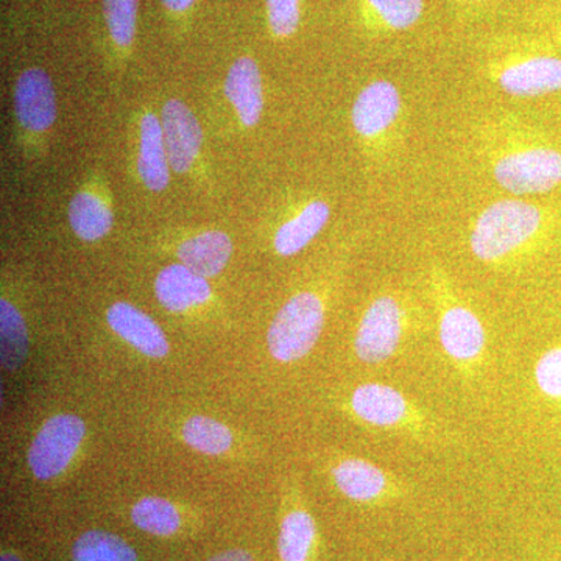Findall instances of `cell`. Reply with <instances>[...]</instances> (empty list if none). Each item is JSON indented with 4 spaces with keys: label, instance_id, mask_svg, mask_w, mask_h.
Masks as SVG:
<instances>
[{
    "label": "cell",
    "instance_id": "obj_1",
    "mask_svg": "<svg viewBox=\"0 0 561 561\" xmlns=\"http://www.w3.org/2000/svg\"><path fill=\"white\" fill-rule=\"evenodd\" d=\"M548 227V216L534 203L519 198L491 203L472 225V254L483 262L505 260L537 242Z\"/></svg>",
    "mask_w": 561,
    "mask_h": 561
},
{
    "label": "cell",
    "instance_id": "obj_2",
    "mask_svg": "<svg viewBox=\"0 0 561 561\" xmlns=\"http://www.w3.org/2000/svg\"><path fill=\"white\" fill-rule=\"evenodd\" d=\"M324 324V305L313 291L294 295L273 319L267 332L273 359L290 364L311 353Z\"/></svg>",
    "mask_w": 561,
    "mask_h": 561
},
{
    "label": "cell",
    "instance_id": "obj_3",
    "mask_svg": "<svg viewBox=\"0 0 561 561\" xmlns=\"http://www.w3.org/2000/svg\"><path fill=\"white\" fill-rule=\"evenodd\" d=\"M493 176L518 197L548 194L561 184V151L551 144H524L494 161Z\"/></svg>",
    "mask_w": 561,
    "mask_h": 561
},
{
    "label": "cell",
    "instance_id": "obj_4",
    "mask_svg": "<svg viewBox=\"0 0 561 561\" xmlns=\"http://www.w3.org/2000/svg\"><path fill=\"white\" fill-rule=\"evenodd\" d=\"M408 313L391 295H381L365 309L354 337V351L365 364H381L397 353Z\"/></svg>",
    "mask_w": 561,
    "mask_h": 561
},
{
    "label": "cell",
    "instance_id": "obj_5",
    "mask_svg": "<svg viewBox=\"0 0 561 561\" xmlns=\"http://www.w3.org/2000/svg\"><path fill=\"white\" fill-rule=\"evenodd\" d=\"M87 434L83 420L72 413H60L43 424L28 449V467L41 481L60 476L79 451Z\"/></svg>",
    "mask_w": 561,
    "mask_h": 561
},
{
    "label": "cell",
    "instance_id": "obj_6",
    "mask_svg": "<svg viewBox=\"0 0 561 561\" xmlns=\"http://www.w3.org/2000/svg\"><path fill=\"white\" fill-rule=\"evenodd\" d=\"M494 80L505 94L538 99L561 91V57L549 49L515 55L494 70Z\"/></svg>",
    "mask_w": 561,
    "mask_h": 561
},
{
    "label": "cell",
    "instance_id": "obj_7",
    "mask_svg": "<svg viewBox=\"0 0 561 561\" xmlns=\"http://www.w3.org/2000/svg\"><path fill=\"white\" fill-rule=\"evenodd\" d=\"M401 108L402 99L397 84L389 80L371 81L357 94L351 122L362 138H379L393 127Z\"/></svg>",
    "mask_w": 561,
    "mask_h": 561
},
{
    "label": "cell",
    "instance_id": "obj_8",
    "mask_svg": "<svg viewBox=\"0 0 561 561\" xmlns=\"http://www.w3.org/2000/svg\"><path fill=\"white\" fill-rule=\"evenodd\" d=\"M14 110L27 130H49L57 119V95L46 70L32 68L21 73L14 90Z\"/></svg>",
    "mask_w": 561,
    "mask_h": 561
},
{
    "label": "cell",
    "instance_id": "obj_9",
    "mask_svg": "<svg viewBox=\"0 0 561 561\" xmlns=\"http://www.w3.org/2000/svg\"><path fill=\"white\" fill-rule=\"evenodd\" d=\"M161 127L169 164L176 173H186L201 153L203 133L197 117L183 102L172 99L162 108Z\"/></svg>",
    "mask_w": 561,
    "mask_h": 561
},
{
    "label": "cell",
    "instance_id": "obj_10",
    "mask_svg": "<svg viewBox=\"0 0 561 561\" xmlns=\"http://www.w3.org/2000/svg\"><path fill=\"white\" fill-rule=\"evenodd\" d=\"M438 334L443 350L457 362L476 360L485 348L486 334L482 321L459 302L442 309Z\"/></svg>",
    "mask_w": 561,
    "mask_h": 561
},
{
    "label": "cell",
    "instance_id": "obj_11",
    "mask_svg": "<svg viewBox=\"0 0 561 561\" xmlns=\"http://www.w3.org/2000/svg\"><path fill=\"white\" fill-rule=\"evenodd\" d=\"M351 409L371 426L393 430L412 420V408L404 394L386 383H364L354 390Z\"/></svg>",
    "mask_w": 561,
    "mask_h": 561
},
{
    "label": "cell",
    "instance_id": "obj_12",
    "mask_svg": "<svg viewBox=\"0 0 561 561\" xmlns=\"http://www.w3.org/2000/svg\"><path fill=\"white\" fill-rule=\"evenodd\" d=\"M335 486L351 501L373 504L393 496V482L371 461L343 459L332 468Z\"/></svg>",
    "mask_w": 561,
    "mask_h": 561
},
{
    "label": "cell",
    "instance_id": "obj_13",
    "mask_svg": "<svg viewBox=\"0 0 561 561\" xmlns=\"http://www.w3.org/2000/svg\"><path fill=\"white\" fill-rule=\"evenodd\" d=\"M106 320L111 330L135 346L139 353L154 359L168 356L169 342L164 332L146 312L139 311L135 306L124 301L116 302L106 312Z\"/></svg>",
    "mask_w": 561,
    "mask_h": 561
},
{
    "label": "cell",
    "instance_id": "obj_14",
    "mask_svg": "<svg viewBox=\"0 0 561 561\" xmlns=\"http://www.w3.org/2000/svg\"><path fill=\"white\" fill-rule=\"evenodd\" d=\"M158 301L171 312H186L205 305L210 298L208 280L190 271L186 265L171 264L154 279Z\"/></svg>",
    "mask_w": 561,
    "mask_h": 561
},
{
    "label": "cell",
    "instance_id": "obj_15",
    "mask_svg": "<svg viewBox=\"0 0 561 561\" xmlns=\"http://www.w3.org/2000/svg\"><path fill=\"white\" fill-rule=\"evenodd\" d=\"M225 94L245 127H254L261 121L264 94L256 61L249 57L234 61L225 81Z\"/></svg>",
    "mask_w": 561,
    "mask_h": 561
},
{
    "label": "cell",
    "instance_id": "obj_16",
    "mask_svg": "<svg viewBox=\"0 0 561 561\" xmlns=\"http://www.w3.org/2000/svg\"><path fill=\"white\" fill-rule=\"evenodd\" d=\"M169 154L165 147L161 119L154 114H146L140 121L138 171L142 183L150 191L160 192L168 187Z\"/></svg>",
    "mask_w": 561,
    "mask_h": 561
},
{
    "label": "cell",
    "instance_id": "obj_17",
    "mask_svg": "<svg viewBox=\"0 0 561 561\" xmlns=\"http://www.w3.org/2000/svg\"><path fill=\"white\" fill-rule=\"evenodd\" d=\"M232 254L230 236L221 231H206L181 243L179 260L203 278L219 275Z\"/></svg>",
    "mask_w": 561,
    "mask_h": 561
},
{
    "label": "cell",
    "instance_id": "obj_18",
    "mask_svg": "<svg viewBox=\"0 0 561 561\" xmlns=\"http://www.w3.org/2000/svg\"><path fill=\"white\" fill-rule=\"evenodd\" d=\"M331 208L327 202L312 201L286 224L275 236V250L280 256H294L305 250L327 227Z\"/></svg>",
    "mask_w": 561,
    "mask_h": 561
},
{
    "label": "cell",
    "instance_id": "obj_19",
    "mask_svg": "<svg viewBox=\"0 0 561 561\" xmlns=\"http://www.w3.org/2000/svg\"><path fill=\"white\" fill-rule=\"evenodd\" d=\"M69 224L81 241H99L111 231L113 213L99 195L83 191L69 203Z\"/></svg>",
    "mask_w": 561,
    "mask_h": 561
},
{
    "label": "cell",
    "instance_id": "obj_20",
    "mask_svg": "<svg viewBox=\"0 0 561 561\" xmlns=\"http://www.w3.org/2000/svg\"><path fill=\"white\" fill-rule=\"evenodd\" d=\"M317 524L305 508H294L284 515L279 527L280 561H309L316 548Z\"/></svg>",
    "mask_w": 561,
    "mask_h": 561
},
{
    "label": "cell",
    "instance_id": "obj_21",
    "mask_svg": "<svg viewBox=\"0 0 561 561\" xmlns=\"http://www.w3.org/2000/svg\"><path fill=\"white\" fill-rule=\"evenodd\" d=\"M28 353V334L21 312L5 298L0 300V357L5 370H20Z\"/></svg>",
    "mask_w": 561,
    "mask_h": 561
},
{
    "label": "cell",
    "instance_id": "obj_22",
    "mask_svg": "<svg viewBox=\"0 0 561 561\" xmlns=\"http://www.w3.org/2000/svg\"><path fill=\"white\" fill-rule=\"evenodd\" d=\"M72 561H138V553L117 535L90 530L73 545Z\"/></svg>",
    "mask_w": 561,
    "mask_h": 561
},
{
    "label": "cell",
    "instance_id": "obj_23",
    "mask_svg": "<svg viewBox=\"0 0 561 561\" xmlns=\"http://www.w3.org/2000/svg\"><path fill=\"white\" fill-rule=\"evenodd\" d=\"M131 519L138 529L157 537H171L180 529L179 508L162 497H144L131 508Z\"/></svg>",
    "mask_w": 561,
    "mask_h": 561
},
{
    "label": "cell",
    "instance_id": "obj_24",
    "mask_svg": "<svg viewBox=\"0 0 561 561\" xmlns=\"http://www.w3.org/2000/svg\"><path fill=\"white\" fill-rule=\"evenodd\" d=\"M181 435L192 449L208 456L225 454L232 446L231 431L209 416H192L183 424Z\"/></svg>",
    "mask_w": 561,
    "mask_h": 561
},
{
    "label": "cell",
    "instance_id": "obj_25",
    "mask_svg": "<svg viewBox=\"0 0 561 561\" xmlns=\"http://www.w3.org/2000/svg\"><path fill=\"white\" fill-rule=\"evenodd\" d=\"M371 20L386 32H404L423 18L424 0H364Z\"/></svg>",
    "mask_w": 561,
    "mask_h": 561
},
{
    "label": "cell",
    "instance_id": "obj_26",
    "mask_svg": "<svg viewBox=\"0 0 561 561\" xmlns=\"http://www.w3.org/2000/svg\"><path fill=\"white\" fill-rule=\"evenodd\" d=\"M111 38L121 47L131 46L136 35L138 0H103Z\"/></svg>",
    "mask_w": 561,
    "mask_h": 561
},
{
    "label": "cell",
    "instance_id": "obj_27",
    "mask_svg": "<svg viewBox=\"0 0 561 561\" xmlns=\"http://www.w3.org/2000/svg\"><path fill=\"white\" fill-rule=\"evenodd\" d=\"M538 390L552 401H561V345L542 353L535 365Z\"/></svg>",
    "mask_w": 561,
    "mask_h": 561
},
{
    "label": "cell",
    "instance_id": "obj_28",
    "mask_svg": "<svg viewBox=\"0 0 561 561\" xmlns=\"http://www.w3.org/2000/svg\"><path fill=\"white\" fill-rule=\"evenodd\" d=\"M267 14L273 35L287 38L300 25V0H267Z\"/></svg>",
    "mask_w": 561,
    "mask_h": 561
},
{
    "label": "cell",
    "instance_id": "obj_29",
    "mask_svg": "<svg viewBox=\"0 0 561 561\" xmlns=\"http://www.w3.org/2000/svg\"><path fill=\"white\" fill-rule=\"evenodd\" d=\"M208 561H254L253 557L250 556L249 552L242 551V549H230V551H225L217 553L213 559Z\"/></svg>",
    "mask_w": 561,
    "mask_h": 561
},
{
    "label": "cell",
    "instance_id": "obj_30",
    "mask_svg": "<svg viewBox=\"0 0 561 561\" xmlns=\"http://www.w3.org/2000/svg\"><path fill=\"white\" fill-rule=\"evenodd\" d=\"M195 0H162L165 9L171 11H186L194 5Z\"/></svg>",
    "mask_w": 561,
    "mask_h": 561
},
{
    "label": "cell",
    "instance_id": "obj_31",
    "mask_svg": "<svg viewBox=\"0 0 561 561\" xmlns=\"http://www.w3.org/2000/svg\"><path fill=\"white\" fill-rule=\"evenodd\" d=\"M0 561H22V559L16 553L3 551Z\"/></svg>",
    "mask_w": 561,
    "mask_h": 561
},
{
    "label": "cell",
    "instance_id": "obj_32",
    "mask_svg": "<svg viewBox=\"0 0 561 561\" xmlns=\"http://www.w3.org/2000/svg\"><path fill=\"white\" fill-rule=\"evenodd\" d=\"M556 38H557V43H559V46L561 47V18H560L559 22H557V25H556Z\"/></svg>",
    "mask_w": 561,
    "mask_h": 561
}]
</instances>
